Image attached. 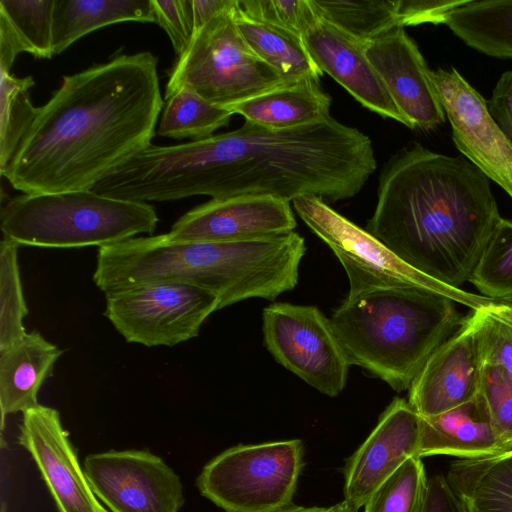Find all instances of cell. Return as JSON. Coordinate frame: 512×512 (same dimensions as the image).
<instances>
[{"label": "cell", "mask_w": 512, "mask_h": 512, "mask_svg": "<svg viewBox=\"0 0 512 512\" xmlns=\"http://www.w3.org/2000/svg\"><path fill=\"white\" fill-rule=\"evenodd\" d=\"M157 64L142 51L64 76L1 176L23 194L93 190L152 144L164 106Z\"/></svg>", "instance_id": "6da1fadb"}, {"label": "cell", "mask_w": 512, "mask_h": 512, "mask_svg": "<svg viewBox=\"0 0 512 512\" xmlns=\"http://www.w3.org/2000/svg\"><path fill=\"white\" fill-rule=\"evenodd\" d=\"M500 219L489 179L476 166L414 143L385 165L367 230L414 270L458 289Z\"/></svg>", "instance_id": "7a4b0ae2"}, {"label": "cell", "mask_w": 512, "mask_h": 512, "mask_svg": "<svg viewBox=\"0 0 512 512\" xmlns=\"http://www.w3.org/2000/svg\"><path fill=\"white\" fill-rule=\"evenodd\" d=\"M330 319L351 364L401 392L465 317L447 292L409 285L346 298Z\"/></svg>", "instance_id": "3957f363"}, {"label": "cell", "mask_w": 512, "mask_h": 512, "mask_svg": "<svg viewBox=\"0 0 512 512\" xmlns=\"http://www.w3.org/2000/svg\"><path fill=\"white\" fill-rule=\"evenodd\" d=\"M266 275L258 240L172 241L160 234L99 248L93 281L104 294L152 282L186 283L213 293L222 309L255 297Z\"/></svg>", "instance_id": "277c9868"}, {"label": "cell", "mask_w": 512, "mask_h": 512, "mask_svg": "<svg viewBox=\"0 0 512 512\" xmlns=\"http://www.w3.org/2000/svg\"><path fill=\"white\" fill-rule=\"evenodd\" d=\"M159 218L145 202L94 190L21 194L1 209L3 237L18 245L77 248L114 245L155 231Z\"/></svg>", "instance_id": "5b68a950"}, {"label": "cell", "mask_w": 512, "mask_h": 512, "mask_svg": "<svg viewBox=\"0 0 512 512\" xmlns=\"http://www.w3.org/2000/svg\"><path fill=\"white\" fill-rule=\"evenodd\" d=\"M237 4L235 0L192 35L170 71L165 97L188 87L210 104L230 109L291 83L246 43L235 22Z\"/></svg>", "instance_id": "8992f818"}, {"label": "cell", "mask_w": 512, "mask_h": 512, "mask_svg": "<svg viewBox=\"0 0 512 512\" xmlns=\"http://www.w3.org/2000/svg\"><path fill=\"white\" fill-rule=\"evenodd\" d=\"M303 456L299 439L236 445L204 466L197 487L226 512H278L292 504Z\"/></svg>", "instance_id": "52a82bcc"}, {"label": "cell", "mask_w": 512, "mask_h": 512, "mask_svg": "<svg viewBox=\"0 0 512 512\" xmlns=\"http://www.w3.org/2000/svg\"><path fill=\"white\" fill-rule=\"evenodd\" d=\"M104 315L129 343L172 347L199 334L220 309L219 299L201 287L152 282L105 294Z\"/></svg>", "instance_id": "ba28073f"}, {"label": "cell", "mask_w": 512, "mask_h": 512, "mask_svg": "<svg viewBox=\"0 0 512 512\" xmlns=\"http://www.w3.org/2000/svg\"><path fill=\"white\" fill-rule=\"evenodd\" d=\"M262 321L264 344L280 365L322 394L342 392L352 364L331 319L318 307L272 303Z\"/></svg>", "instance_id": "9c48e42d"}, {"label": "cell", "mask_w": 512, "mask_h": 512, "mask_svg": "<svg viewBox=\"0 0 512 512\" xmlns=\"http://www.w3.org/2000/svg\"><path fill=\"white\" fill-rule=\"evenodd\" d=\"M298 216L335 254L349 281L346 298L373 291L424 285L447 292L455 289L429 279L402 261L367 229L356 225L316 196L292 201Z\"/></svg>", "instance_id": "30bf717a"}, {"label": "cell", "mask_w": 512, "mask_h": 512, "mask_svg": "<svg viewBox=\"0 0 512 512\" xmlns=\"http://www.w3.org/2000/svg\"><path fill=\"white\" fill-rule=\"evenodd\" d=\"M83 469L110 512H179L185 502L179 476L148 450L90 454Z\"/></svg>", "instance_id": "8fae6325"}, {"label": "cell", "mask_w": 512, "mask_h": 512, "mask_svg": "<svg viewBox=\"0 0 512 512\" xmlns=\"http://www.w3.org/2000/svg\"><path fill=\"white\" fill-rule=\"evenodd\" d=\"M456 148L512 198V143L490 116L486 100L459 71L430 70Z\"/></svg>", "instance_id": "7c38bea8"}, {"label": "cell", "mask_w": 512, "mask_h": 512, "mask_svg": "<svg viewBox=\"0 0 512 512\" xmlns=\"http://www.w3.org/2000/svg\"><path fill=\"white\" fill-rule=\"evenodd\" d=\"M482 370L479 314L474 308L427 359L408 389V402L420 417L456 408L480 392Z\"/></svg>", "instance_id": "4fadbf2b"}, {"label": "cell", "mask_w": 512, "mask_h": 512, "mask_svg": "<svg viewBox=\"0 0 512 512\" xmlns=\"http://www.w3.org/2000/svg\"><path fill=\"white\" fill-rule=\"evenodd\" d=\"M291 202L267 195L211 199L181 216L166 233L172 241L227 242L293 232Z\"/></svg>", "instance_id": "5bb4252c"}, {"label": "cell", "mask_w": 512, "mask_h": 512, "mask_svg": "<svg viewBox=\"0 0 512 512\" xmlns=\"http://www.w3.org/2000/svg\"><path fill=\"white\" fill-rule=\"evenodd\" d=\"M18 442L34 459L58 512H109L92 491L56 409L39 404L24 412Z\"/></svg>", "instance_id": "9a60e30c"}, {"label": "cell", "mask_w": 512, "mask_h": 512, "mask_svg": "<svg viewBox=\"0 0 512 512\" xmlns=\"http://www.w3.org/2000/svg\"><path fill=\"white\" fill-rule=\"evenodd\" d=\"M420 416L408 400L396 397L380 415L377 425L345 461L344 496L355 508L407 459L417 457Z\"/></svg>", "instance_id": "2e32d148"}, {"label": "cell", "mask_w": 512, "mask_h": 512, "mask_svg": "<svg viewBox=\"0 0 512 512\" xmlns=\"http://www.w3.org/2000/svg\"><path fill=\"white\" fill-rule=\"evenodd\" d=\"M365 53L410 129L428 131L445 121L430 69L404 28L366 43Z\"/></svg>", "instance_id": "e0dca14e"}, {"label": "cell", "mask_w": 512, "mask_h": 512, "mask_svg": "<svg viewBox=\"0 0 512 512\" xmlns=\"http://www.w3.org/2000/svg\"><path fill=\"white\" fill-rule=\"evenodd\" d=\"M302 39L320 70L331 76L362 106L407 127L405 118L368 59L365 43L318 14Z\"/></svg>", "instance_id": "ac0fdd59"}, {"label": "cell", "mask_w": 512, "mask_h": 512, "mask_svg": "<svg viewBox=\"0 0 512 512\" xmlns=\"http://www.w3.org/2000/svg\"><path fill=\"white\" fill-rule=\"evenodd\" d=\"M506 450L494 428L481 392L472 400L432 417H420L417 457L449 455L459 459Z\"/></svg>", "instance_id": "d6986e66"}, {"label": "cell", "mask_w": 512, "mask_h": 512, "mask_svg": "<svg viewBox=\"0 0 512 512\" xmlns=\"http://www.w3.org/2000/svg\"><path fill=\"white\" fill-rule=\"evenodd\" d=\"M61 354L62 350L36 331L0 350L2 428L6 415L39 405L38 392Z\"/></svg>", "instance_id": "ffe728a7"}, {"label": "cell", "mask_w": 512, "mask_h": 512, "mask_svg": "<svg viewBox=\"0 0 512 512\" xmlns=\"http://www.w3.org/2000/svg\"><path fill=\"white\" fill-rule=\"evenodd\" d=\"M331 103V97L323 91L318 80L303 79L258 95L229 110L243 116L245 121L273 130H285L331 116Z\"/></svg>", "instance_id": "44dd1931"}, {"label": "cell", "mask_w": 512, "mask_h": 512, "mask_svg": "<svg viewBox=\"0 0 512 512\" xmlns=\"http://www.w3.org/2000/svg\"><path fill=\"white\" fill-rule=\"evenodd\" d=\"M445 477L466 512H512V448L453 461Z\"/></svg>", "instance_id": "7402d4cb"}, {"label": "cell", "mask_w": 512, "mask_h": 512, "mask_svg": "<svg viewBox=\"0 0 512 512\" xmlns=\"http://www.w3.org/2000/svg\"><path fill=\"white\" fill-rule=\"evenodd\" d=\"M55 0H0V71L10 72L16 57L27 52L50 59Z\"/></svg>", "instance_id": "603a6c76"}, {"label": "cell", "mask_w": 512, "mask_h": 512, "mask_svg": "<svg viewBox=\"0 0 512 512\" xmlns=\"http://www.w3.org/2000/svg\"><path fill=\"white\" fill-rule=\"evenodd\" d=\"M126 21L155 23L151 0H55L54 54L101 27Z\"/></svg>", "instance_id": "cb8c5ba5"}, {"label": "cell", "mask_w": 512, "mask_h": 512, "mask_svg": "<svg viewBox=\"0 0 512 512\" xmlns=\"http://www.w3.org/2000/svg\"><path fill=\"white\" fill-rule=\"evenodd\" d=\"M236 26L252 51L288 82L318 80L323 72L307 50L301 36L256 21L247 16L238 4Z\"/></svg>", "instance_id": "d4e9b609"}, {"label": "cell", "mask_w": 512, "mask_h": 512, "mask_svg": "<svg viewBox=\"0 0 512 512\" xmlns=\"http://www.w3.org/2000/svg\"><path fill=\"white\" fill-rule=\"evenodd\" d=\"M444 24L474 50L512 59V0H466Z\"/></svg>", "instance_id": "484cf974"}, {"label": "cell", "mask_w": 512, "mask_h": 512, "mask_svg": "<svg viewBox=\"0 0 512 512\" xmlns=\"http://www.w3.org/2000/svg\"><path fill=\"white\" fill-rule=\"evenodd\" d=\"M233 112L210 104L188 87H180L167 97L157 133L170 139L208 138L229 124Z\"/></svg>", "instance_id": "4316f807"}, {"label": "cell", "mask_w": 512, "mask_h": 512, "mask_svg": "<svg viewBox=\"0 0 512 512\" xmlns=\"http://www.w3.org/2000/svg\"><path fill=\"white\" fill-rule=\"evenodd\" d=\"M311 3L320 17L365 44L399 27L397 0H311Z\"/></svg>", "instance_id": "83f0119b"}, {"label": "cell", "mask_w": 512, "mask_h": 512, "mask_svg": "<svg viewBox=\"0 0 512 512\" xmlns=\"http://www.w3.org/2000/svg\"><path fill=\"white\" fill-rule=\"evenodd\" d=\"M35 82L32 76L18 78L0 71V174L12 160L23 136L33 123L38 107L29 96Z\"/></svg>", "instance_id": "f1b7e54d"}, {"label": "cell", "mask_w": 512, "mask_h": 512, "mask_svg": "<svg viewBox=\"0 0 512 512\" xmlns=\"http://www.w3.org/2000/svg\"><path fill=\"white\" fill-rule=\"evenodd\" d=\"M512 298L477 307L483 368L512 385Z\"/></svg>", "instance_id": "f546056e"}, {"label": "cell", "mask_w": 512, "mask_h": 512, "mask_svg": "<svg viewBox=\"0 0 512 512\" xmlns=\"http://www.w3.org/2000/svg\"><path fill=\"white\" fill-rule=\"evenodd\" d=\"M427 489L422 458L411 457L372 493L364 512H423Z\"/></svg>", "instance_id": "4dcf8cb0"}, {"label": "cell", "mask_w": 512, "mask_h": 512, "mask_svg": "<svg viewBox=\"0 0 512 512\" xmlns=\"http://www.w3.org/2000/svg\"><path fill=\"white\" fill-rule=\"evenodd\" d=\"M18 244L3 237L0 242V350L26 335L28 313L18 266Z\"/></svg>", "instance_id": "1f68e13d"}, {"label": "cell", "mask_w": 512, "mask_h": 512, "mask_svg": "<svg viewBox=\"0 0 512 512\" xmlns=\"http://www.w3.org/2000/svg\"><path fill=\"white\" fill-rule=\"evenodd\" d=\"M470 282L484 297L512 298V221L499 220Z\"/></svg>", "instance_id": "d6a6232c"}, {"label": "cell", "mask_w": 512, "mask_h": 512, "mask_svg": "<svg viewBox=\"0 0 512 512\" xmlns=\"http://www.w3.org/2000/svg\"><path fill=\"white\" fill-rule=\"evenodd\" d=\"M239 5L250 18L301 37L317 16L311 0H244Z\"/></svg>", "instance_id": "836d02e7"}, {"label": "cell", "mask_w": 512, "mask_h": 512, "mask_svg": "<svg viewBox=\"0 0 512 512\" xmlns=\"http://www.w3.org/2000/svg\"><path fill=\"white\" fill-rule=\"evenodd\" d=\"M480 392L499 439L506 449L512 448V385L483 368Z\"/></svg>", "instance_id": "e575fe53"}, {"label": "cell", "mask_w": 512, "mask_h": 512, "mask_svg": "<svg viewBox=\"0 0 512 512\" xmlns=\"http://www.w3.org/2000/svg\"><path fill=\"white\" fill-rule=\"evenodd\" d=\"M155 23L162 27L179 56L193 35L191 0H151Z\"/></svg>", "instance_id": "d590c367"}, {"label": "cell", "mask_w": 512, "mask_h": 512, "mask_svg": "<svg viewBox=\"0 0 512 512\" xmlns=\"http://www.w3.org/2000/svg\"><path fill=\"white\" fill-rule=\"evenodd\" d=\"M466 0H397L399 27L444 24L448 14Z\"/></svg>", "instance_id": "8d00e7d4"}, {"label": "cell", "mask_w": 512, "mask_h": 512, "mask_svg": "<svg viewBox=\"0 0 512 512\" xmlns=\"http://www.w3.org/2000/svg\"><path fill=\"white\" fill-rule=\"evenodd\" d=\"M486 107L492 119L512 143V70L500 76L491 97L486 100Z\"/></svg>", "instance_id": "74e56055"}, {"label": "cell", "mask_w": 512, "mask_h": 512, "mask_svg": "<svg viewBox=\"0 0 512 512\" xmlns=\"http://www.w3.org/2000/svg\"><path fill=\"white\" fill-rule=\"evenodd\" d=\"M423 512H466L460 500L442 474L428 478Z\"/></svg>", "instance_id": "f35d334b"}, {"label": "cell", "mask_w": 512, "mask_h": 512, "mask_svg": "<svg viewBox=\"0 0 512 512\" xmlns=\"http://www.w3.org/2000/svg\"><path fill=\"white\" fill-rule=\"evenodd\" d=\"M235 0H191L193 34L215 16L230 7Z\"/></svg>", "instance_id": "ab89813d"}, {"label": "cell", "mask_w": 512, "mask_h": 512, "mask_svg": "<svg viewBox=\"0 0 512 512\" xmlns=\"http://www.w3.org/2000/svg\"><path fill=\"white\" fill-rule=\"evenodd\" d=\"M358 510L344 499L342 502L329 507H303L291 504L278 512H358Z\"/></svg>", "instance_id": "60d3db41"}]
</instances>
